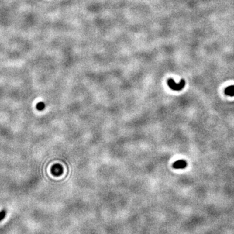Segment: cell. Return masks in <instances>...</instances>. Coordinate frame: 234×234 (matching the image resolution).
<instances>
[{"label": "cell", "mask_w": 234, "mask_h": 234, "mask_svg": "<svg viewBox=\"0 0 234 234\" xmlns=\"http://www.w3.org/2000/svg\"><path fill=\"white\" fill-rule=\"evenodd\" d=\"M36 108L39 111H43L45 108V104L43 102H40L36 104Z\"/></svg>", "instance_id": "5b68a950"}, {"label": "cell", "mask_w": 234, "mask_h": 234, "mask_svg": "<svg viewBox=\"0 0 234 234\" xmlns=\"http://www.w3.org/2000/svg\"><path fill=\"white\" fill-rule=\"evenodd\" d=\"M7 215V211L5 209H2L0 211V222L4 219V218L6 217Z\"/></svg>", "instance_id": "8992f818"}, {"label": "cell", "mask_w": 234, "mask_h": 234, "mask_svg": "<svg viewBox=\"0 0 234 234\" xmlns=\"http://www.w3.org/2000/svg\"><path fill=\"white\" fill-rule=\"evenodd\" d=\"M224 92L228 96H234V85L228 87L224 91Z\"/></svg>", "instance_id": "277c9868"}, {"label": "cell", "mask_w": 234, "mask_h": 234, "mask_svg": "<svg viewBox=\"0 0 234 234\" xmlns=\"http://www.w3.org/2000/svg\"><path fill=\"white\" fill-rule=\"evenodd\" d=\"M167 84L168 87H169L172 90L176 91H181L184 88L185 85V81L184 80V79H181L179 83H176L174 81V79H168Z\"/></svg>", "instance_id": "6da1fadb"}, {"label": "cell", "mask_w": 234, "mask_h": 234, "mask_svg": "<svg viewBox=\"0 0 234 234\" xmlns=\"http://www.w3.org/2000/svg\"><path fill=\"white\" fill-rule=\"evenodd\" d=\"M51 173L52 174L55 176H60L63 174V168L62 166L60 165H59V164H56V165H54L52 168H51Z\"/></svg>", "instance_id": "7a4b0ae2"}, {"label": "cell", "mask_w": 234, "mask_h": 234, "mask_svg": "<svg viewBox=\"0 0 234 234\" xmlns=\"http://www.w3.org/2000/svg\"><path fill=\"white\" fill-rule=\"evenodd\" d=\"M187 165V163L185 160H178L173 164V167L176 169H183Z\"/></svg>", "instance_id": "3957f363"}]
</instances>
